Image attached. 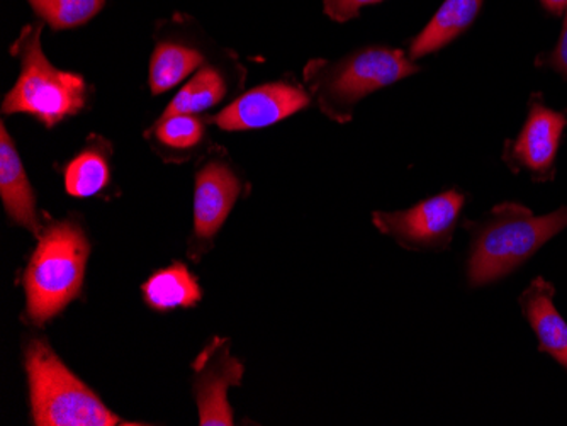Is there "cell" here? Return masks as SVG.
I'll list each match as a JSON object with an SVG mask.
<instances>
[{"mask_svg":"<svg viewBox=\"0 0 567 426\" xmlns=\"http://www.w3.org/2000/svg\"><path fill=\"white\" fill-rule=\"evenodd\" d=\"M106 0H30L38 15L53 30H72L91 21Z\"/></svg>","mask_w":567,"mask_h":426,"instance_id":"ac0fdd59","label":"cell"},{"mask_svg":"<svg viewBox=\"0 0 567 426\" xmlns=\"http://www.w3.org/2000/svg\"><path fill=\"white\" fill-rule=\"evenodd\" d=\"M0 196L4 200L6 211L16 225L24 227L38 237L41 227L37 197L4 124L0 129Z\"/></svg>","mask_w":567,"mask_h":426,"instance_id":"7c38bea8","label":"cell"},{"mask_svg":"<svg viewBox=\"0 0 567 426\" xmlns=\"http://www.w3.org/2000/svg\"><path fill=\"white\" fill-rule=\"evenodd\" d=\"M481 6L483 0H445L425 30L411 43L410 59H423L447 46L473 24Z\"/></svg>","mask_w":567,"mask_h":426,"instance_id":"4fadbf2b","label":"cell"},{"mask_svg":"<svg viewBox=\"0 0 567 426\" xmlns=\"http://www.w3.org/2000/svg\"><path fill=\"white\" fill-rule=\"evenodd\" d=\"M146 304L155 311L190 308L203 298L197 279L184 263L158 270L143 284Z\"/></svg>","mask_w":567,"mask_h":426,"instance_id":"5bb4252c","label":"cell"},{"mask_svg":"<svg viewBox=\"0 0 567 426\" xmlns=\"http://www.w3.org/2000/svg\"><path fill=\"white\" fill-rule=\"evenodd\" d=\"M464 202V194L444 190L404 211L374 212L372 221L404 250L444 252L451 247Z\"/></svg>","mask_w":567,"mask_h":426,"instance_id":"8992f818","label":"cell"},{"mask_svg":"<svg viewBox=\"0 0 567 426\" xmlns=\"http://www.w3.org/2000/svg\"><path fill=\"white\" fill-rule=\"evenodd\" d=\"M197 409L200 426H231L234 413L229 408L228 389L240 386L244 365L229 354L228 340H213L212 345L197 357L196 364Z\"/></svg>","mask_w":567,"mask_h":426,"instance_id":"ba28073f","label":"cell"},{"mask_svg":"<svg viewBox=\"0 0 567 426\" xmlns=\"http://www.w3.org/2000/svg\"><path fill=\"white\" fill-rule=\"evenodd\" d=\"M378 2H382V0H323V8L328 18L337 22H346L357 18L360 9L378 4Z\"/></svg>","mask_w":567,"mask_h":426,"instance_id":"ffe728a7","label":"cell"},{"mask_svg":"<svg viewBox=\"0 0 567 426\" xmlns=\"http://www.w3.org/2000/svg\"><path fill=\"white\" fill-rule=\"evenodd\" d=\"M110 183V164L99 149H85L65 168V189L73 197H92Z\"/></svg>","mask_w":567,"mask_h":426,"instance_id":"e0dca14e","label":"cell"},{"mask_svg":"<svg viewBox=\"0 0 567 426\" xmlns=\"http://www.w3.org/2000/svg\"><path fill=\"white\" fill-rule=\"evenodd\" d=\"M543 4L546 6L547 11L559 14L567 8V0H543Z\"/></svg>","mask_w":567,"mask_h":426,"instance_id":"7402d4cb","label":"cell"},{"mask_svg":"<svg viewBox=\"0 0 567 426\" xmlns=\"http://www.w3.org/2000/svg\"><path fill=\"white\" fill-rule=\"evenodd\" d=\"M556 288L546 279L535 278L522 292L518 303L525 320L538 340V352L550 355L567 371V323L554 304Z\"/></svg>","mask_w":567,"mask_h":426,"instance_id":"8fae6325","label":"cell"},{"mask_svg":"<svg viewBox=\"0 0 567 426\" xmlns=\"http://www.w3.org/2000/svg\"><path fill=\"white\" fill-rule=\"evenodd\" d=\"M89 253L91 245L75 222H56L40 235L24 270L25 313L33 323L53 320L81 294Z\"/></svg>","mask_w":567,"mask_h":426,"instance_id":"7a4b0ae2","label":"cell"},{"mask_svg":"<svg viewBox=\"0 0 567 426\" xmlns=\"http://www.w3.org/2000/svg\"><path fill=\"white\" fill-rule=\"evenodd\" d=\"M470 235L467 282L471 288L502 281L567 228V206L535 216L518 202L495 206L477 221H464Z\"/></svg>","mask_w":567,"mask_h":426,"instance_id":"6da1fadb","label":"cell"},{"mask_svg":"<svg viewBox=\"0 0 567 426\" xmlns=\"http://www.w3.org/2000/svg\"><path fill=\"white\" fill-rule=\"evenodd\" d=\"M309 104L308 94L288 82L260 85L238 97L215 117V123L225 132H247L266 128Z\"/></svg>","mask_w":567,"mask_h":426,"instance_id":"9c48e42d","label":"cell"},{"mask_svg":"<svg viewBox=\"0 0 567 426\" xmlns=\"http://www.w3.org/2000/svg\"><path fill=\"white\" fill-rule=\"evenodd\" d=\"M157 139L167 148L190 149L199 145L204 136V124L194 114H172L158 121Z\"/></svg>","mask_w":567,"mask_h":426,"instance_id":"d6986e66","label":"cell"},{"mask_svg":"<svg viewBox=\"0 0 567 426\" xmlns=\"http://www.w3.org/2000/svg\"><path fill=\"white\" fill-rule=\"evenodd\" d=\"M419 70L415 62L400 50L371 46L340 62L309 63L305 79L317 95L321 111L331 120L346 123L360 98L396 84Z\"/></svg>","mask_w":567,"mask_h":426,"instance_id":"277c9868","label":"cell"},{"mask_svg":"<svg viewBox=\"0 0 567 426\" xmlns=\"http://www.w3.org/2000/svg\"><path fill=\"white\" fill-rule=\"evenodd\" d=\"M240 194V180L226 165L209 164L199 170L194 194V237L199 243L218 235Z\"/></svg>","mask_w":567,"mask_h":426,"instance_id":"30bf717a","label":"cell"},{"mask_svg":"<svg viewBox=\"0 0 567 426\" xmlns=\"http://www.w3.org/2000/svg\"><path fill=\"white\" fill-rule=\"evenodd\" d=\"M41 28H25L16 52L22 70L14 89L6 95V114H30L48 128L81 113L85 106V82L76 73L63 72L48 62L40 44Z\"/></svg>","mask_w":567,"mask_h":426,"instance_id":"5b68a950","label":"cell"},{"mask_svg":"<svg viewBox=\"0 0 567 426\" xmlns=\"http://www.w3.org/2000/svg\"><path fill=\"white\" fill-rule=\"evenodd\" d=\"M566 124V114L549 110L543 101L532 98L524 128L515 142L506 143L503 160L512 170H527L535 180H549L554 177L557 148Z\"/></svg>","mask_w":567,"mask_h":426,"instance_id":"52a82bcc","label":"cell"},{"mask_svg":"<svg viewBox=\"0 0 567 426\" xmlns=\"http://www.w3.org/2000/svg\"><path fill=\"white\" fill-rule=\"evenodd\" d=\"M203 63V55L183 44L162 43L150 62V87L153 94H164L181 84Z\"/></svg>","mask_w":567,"mask_h":426,"instance_id":"9a60e30c","label":"cell"},{"mask_svg":"<svg viewBox=\"0 0 567 426\" xmlns=\"http://www.w3.org/2000/svg\"><path fill=\"white\" fill-rule=\"evenodd\" d=\"M546 65L550 69L556 70L567 81V14L564 19L563 33H560L559 43H557L556 50L547 56Z\"/></svg>","mask_w":567,"mask_h":426,"instance_id":"44dd1931","label":"cell"},{"mask_svg":"<svg viewBox=\"0 0 567 426\" xmlns=\"http://www.w3.org/2000/svg\"><path fill=\"white\" fill-rule=\"evenodd\" d=\"M225 94L226 85L221 75L213 69L200 70L196 77L175 95L164 116L203 113V111L221 103Z\"/></svg>","mask_w":567,"mask_h":426,"instance_id":"2e32d148","label":"cell"},{"mask_svg":"<svg viewBox=\"0 0 567 426\" xmlns=\"http://www.w3.org/2000/svg\"><path fill=\"white\" fill-rule=\"evenodd\" d=\"M25 374L30 381L31 409L38 426L138 425L114 415L89 389L44 340L25 346Z\"/></svg>","mask_w":567,"mask_h":426,"instance_id":"3957f363","label":"cell"}]
</instances>
